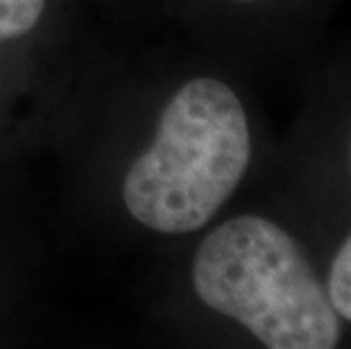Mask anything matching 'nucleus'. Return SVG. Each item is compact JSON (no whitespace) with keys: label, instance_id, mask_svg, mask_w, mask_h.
<instances>
[{"label":"nucleus","instance_id":"nucleus-1","mask_svg":"<svg viewBox=\"0 0 351 349\" xmlns=\"http://www.w3.org/2000/svg\"><path fill=\"white\" fill-rule=\"evenodd\" d=\"M250 157V125L238 95L225 82L191 80L163 109L152 145L127 173L125 206L154 232H195L236 191Z\"/></svg>","mask_w":351,"mask_h":349},{"label":"nucleus","instance_id":"nucleus-2","mask_svg":"<svg viewBox=\"0 0 351 349\" xmlns=\"http://www.w3.org/2000/svg\"><path fill=\"white\" fill-rule=\"evenodd\" d=\"M193 286L270 349H333L340 340V315L304 250L261 215L231 218L202 241Z\"/></svg>","mask_w":351,"mask_h":349},{"label":"nucleus","instance_id":"nucleus-3","mask_svg":"<svg viewBox=\"0 0 351 349\" xmlns=\"http://www.w3.org/2000/svg\"><path fill=\"white\" fill-rule=\"evenodd\" d=\"M46 0H0V41L23 36L39 23Z\"/></svg>","mask_w":351,"mask_h":349},{"label":"nucleus","instance_id":"nucleus-4","mask_svg":"<svg viewBox=\"0 0 351 349\" xmlns=\"http://www.w3.org/2000/svg\"><path fill=\"white\" fill-rule=\"evenodd\" d=\"M328 297L340 317L351 322V236L342 243L328 274Z\"/></svg>","mask_w":351,"mask_h":349}]
</instances>
